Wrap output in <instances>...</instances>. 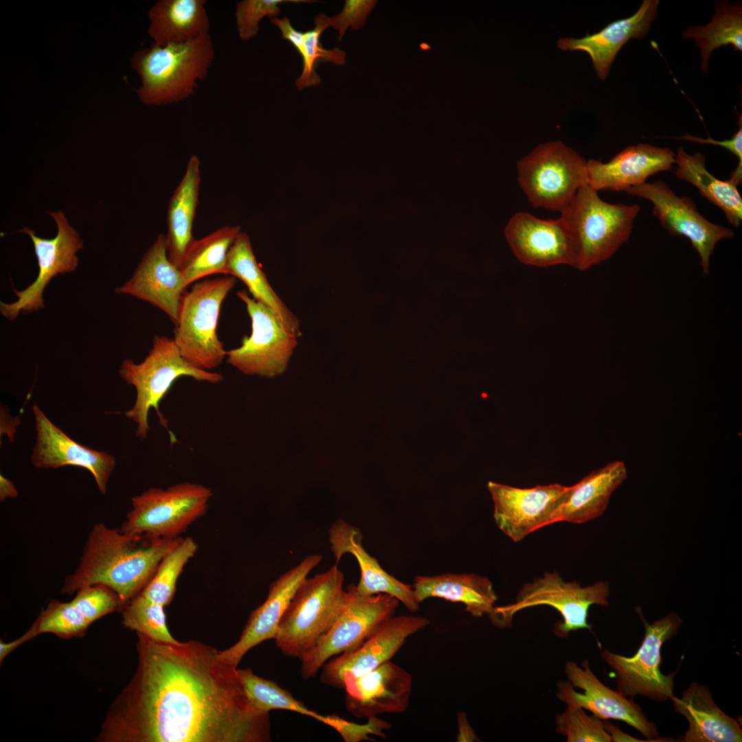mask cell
<instances>
[{
    "mask_svg": "<svg viewBox=\"0 0 742 742\" xmlns=\"http://www.w3.org/2000/svg\"><path fill=\"white\" fill-rule=\"evenodd\" d=\"M137 665L110 705L96 742H268L269 713L249 701L237 667L196 640L137 633Z\"/></svg>",
    "mask_w": 742,
    "mask_h": 742,
    "instance_id": "6da1fadb",
    "label": "cell"
},
{
    "mask_svg": "<svg viewBox=\"0 0 742 742\" xmlns=\"http://www.w3.org/2000/svg\"><path fill=\"white\" fill-rule=\"evenodd\" d=\"M181 539H148L97 523L89 534L79 565L65 579L61 592L72 594L101 584L115 592L124 606L142 591L161 559Z\"/></svg>",
    "mask_w": 742,
    "mask_h": 742,
    "instance_id": "7a4b0ae2",
    "label": "cell"
},
{
    "mask_svg": "<svg viewBox=\"0 0 742 742\" xmlns=\"http://www.w3.org/2000/svg\"><path fill=\"white\" fill-rule=\"evenodd\" d=\"M214 58L210 34L181 43H155L135 52L132 67L141 79L137 93L147 105L183 101L194 93L197 81L206 78Z\"/></svg>",
    "mask_w": 742,
    "mask_h": 742,
    "instance_id": "3957f363",
    "label": "cell"
},
{
    "mask_svg": "<svg viewBox=\"0 0 742 742\" xmlns=\"http://www.w3.org/2000/svg\"><path fill=\"white\" fill-rule=\"evenodd\" d=\"M344 581L343 572L335 565L301 583L274 638L283 654L300 660L330 629L345 602Z\"/></svg>",
    "mask_w": 742,
    "mask_h": 742,
    "instance_id": "277c9868",
    "label": "cell"
},
{
    "mask_svg": "<svg viewBox=\"0 0 742 742\" xmlns=\"http://www.w3.org/2000/svg\"><path fill=\"white\" fill-rule=\"evenodd\" d=\"M640 207L603 200L588 184L581 187L560 218L577 247L576 269L585 271L609 259L630 238Z\"/></svg>",
    "mask_w": 742,
    "mask_h": 742,
    "instance_id": "5b68a950",
    "label": "cell"
},
{
    "mask_svg": "<svg viewBox=\"0 0 742 742\" xmlns=\"http://www.w3.org/2000/svg\"><path fill=\"white\" fill-rule=\"evenodd\" d=\"M119 374L136 390L133 407L125 416L137 425L136 435L142 440L148 436V413L153 408L159 423L165 428L166 420L159 410V403L174 382L181 376H190L198 381L212 384L220 383L223 376L219 372L198 369L181 356L173 339L155 335L148 355L139 363L125 359Z\"/></svg>",
    "mask_w": 742,
    "mask_h": 742,
    "instance_id": "8992f818",
    "label": "cell"
},
{
    "mask_svg": "<svg viewBox=\"0 0 742 742\" xmlns=\"http://www.w3.org/2000/svg\"><path fill=\"white\" fill-rule=\"evenodd\" d=\"M236 282L232 276L205 279L182 297L173 340L183 358L198 369L212 371L226 357L216 328L221 304Z\"/></svg>",
    "mask_w": 742,
    "mask_h": 742,
    "instance_id": "52a82bcc",
    "label": "cell"
},
{
    "mask_svg": "<svg viewBox=\"0 0 742 742\" xmlns=\"http://www.w3.org/2000/svg\"><path fill=\"white\" fill-rule=\"evenodd\" d=\"M212 495L209 487L190 482L150 488L132 497V508L120 530L148 539L179 537L206 513Z\"/></svg>",
    "mask_w": 742,
    "mask_h": 742,
    "instance_id": "ba28073f",
    "label": "cell"
},
{
    "mask_svg": "<svg viewBox=\"0 0 742 742\" xmlns=\"http://www.w3.org/2000/svg\"><path fill=\"white\" fill-rule=\"evenodd\" d=\"M517 180L534 207L560 212L587 184V161L561 141L539 145L517 164Z\"/></svg>",
    "mask_w": 742,
    "mask_h": 742,
    "instance_id": "9c48e42d",
    "label": "cell"
},
{
    "mask_svg": "<svg viewBox=\"0 0 742 742\" xmlns=\"http://www.w3.org/2000/svg\"><path fill=\"white\" fill-rule=\"evenodd\" d=\"M609 585L599 581L582 587L576 581L565 582L558 572H546L543 577L523 585L515 603L495 606L489 617L497 627L512 625L513 616L526 608L548 605L556 609L563 621L556 625L555 633L561 637L582 629H592L587 622L588 610L592 605L609 604Z\"/></svg>",
    "mask_w": 742,
    "mask_h": 742,
    "instance_id": "30bf717a",
    "label": "cell"
},
{
    "mask_svg": "<svg viewBox=\"0 0 742 742\" xmlns=\"http://www.w3.org/2000/svg\"><path fill=\"white\" fill-rule=\"evenodd\" d=\"M399 600L387 594L364 596L350 584L337 620L314 649L301 661L304 679L315 677L329 659L359 647L387 618L394 616Z\"/></svg>",
    "mask_w": 742,
    "mask_h": 742,
    "instance_id": "8fae6325",
    "label": "cell"
},
{
    "mask_svg": "<svg viewBox=\"0 0 742 742\" xmlns=\"http://www.w3.org/2000/svg\"><path fill=\"white\" fill-rule=\"evenodd\" d=\"M644 636L636 654L626 657L608 650L602 652L605 663L612 669L616 690L625 697H647L664 701L673 696L674 673L664 675L660 669L664 643L679 631L682 620L670 613L652 623L644 620Z\"/></svg>",
    "mask_w": 742,
    "mask_h": 742,
    "instance_id": "7c38bea8",
    "label": "cell"
},
{
    "mask_svg": "<svg viewBox=\"0 0 742 742\" xmlns=\"http://www.w3.org/2000/svg\"><path fill=\"white\" fill-rule=\"evenodd\" d=\"M237 296L246 305L251 333L240 347L227 350V362L247 375L273 378L286 370L297 346V337L286 331L276 315L245 291Z\"/></svg>",
    "mask_w": 742,
    "mask_h": 742,
    "instance_id": "4fadbf2b",
    "label": "cell"
},
{
    "mask_svg": "<svg viewBox=\"0 0 742 742\" xmlns=\"http://www.w3.org/2000/svg\"><path fill=\"white\" fill-rule=\"evenodd\" d=\"M625 192L649 200L653 206V214L664 229L672 236H684L690 241L699 255L704 275L710 271V258L717 244L723 239L729 240L734 236L731 229L708 221L699 212L690 198L677 196L662 181L644 183Z\"/></svg>",
    "mask_w": 742,
    "mask_h": 742,
    "instance_id": "5bb4252c",
    "label": "cell"
},
{
    "mask_svg": "<svg viewBox=\"0 0 742 742\" xmlns=\"http://www.w3.org/2000/svg\"><path fill=\"white\" fill-rule=\"evenodd\" d=\"M487 487L494 504L495 523L515 542L556 523L558 511L568 489L559 484L521 488L491 481Z\"/></svg>",
    "mask_w": 742,
    "mask_h": 742,
    "instance_id": "9a60e30c",
    "label": "cell"
},
{
    "mask_svg": "<svg viewBox=\"0 0 742 742\" xmlns=\"http://www.w3.org/2000/svg\"><path fill=\"white\" fill-rule=\"evenodd\" d=\"M567 682L557 683L556 697L566 705H573L592 712L600 719H616L632 726L651 741L658 740L655 725L649 721L642 708L617 690L603 684L592 671L587 660L582 667L575 662L565 664Z\"/></svg>",
    "mask_w": 742,
    "mask_h": 742,
    "instance_id": "2e32d148",
    "label": "cell"
},
{
    "mask_svg": "<svg viewBox=\"0 0 742 742\" xmlns=\"http://www.w3.org/2000/svg\"><path fill=\"white\" fill-rule=\"evenodd\" d=\"M56 221L58 232L54 238L38 237L35 232L25 227L20 230L28 234L33 243L38 265L36 280L23 291L14 289L17 300L0 303L1 314L14 320L21 312L30 313L44 308L43 292L49 282L58 274L73 271L78 264L76 253L83 247L79 234L69 225L63 212H48Z\"/></svg>",
    "mask_w": 742,
    "mask_h": 742,
    "instance_id": "e0dca14e",
    "label": "cell"
},
{
    "mask_svg": "<svg viewBox=\"0 0 742 742\" xmlns=\"http://www.w3.org/2000/svg\"><path fill=\"white\" fill-rule=\"evenodd\" d=\"M419 616H390L356 649L333 657L322 666L321 682L344 688L346 677H357L390 661L406 640L429 625Z\"/></svg>",
    "mask_w": 742,
    "mask_h": 742,
    "instance_id": "ac0fdd59",
    "label": "cell"
},
{
    "mask_svg": "<svg viewBox=\"0 0 742 742\" xmlns=\"http://www.w3.org/2000/svg\"><path fill=\"white\" fill-rule=\"evenodd\" d=\"M504 234L514 255L524 264L538 267L559 265L576 267V244L560 217L544 220L528 212H517L508 221Z\"/></svg>",
    "mask_w": 742,
    "mask_h": 742,
    "instance_id": "d6986e66",
    "label": "cell"
},
{
    "mask_svg": "<svg viewBox=\"0 0 742 742\" xmlns=\"http://www.w3.org/2000/svg\"><path fill=\"white\" fill-rule=\"evenodd\" d=\"M322 559V555L318 554L307 556L272 582L266 600L251 613L238 640L229 648L218 651L220 658L237 667L251 649L263 641L274 639L295 591Z\"/></svg>",
    "mask_w": 742,
    "mask_h": 742,
    "instance_id": "ffe728a7",
    "label": "cell"
},
{
    "mask_svg": "<svg viewBox=\"0 0 742 742\" xmlns=\"http://www.w3.org/2000/svg\"><path fill=\"white\" fill-rule=\"evenodd\" d=\"M36 443L31 456L38 469H57L74 465L87 469L93 476L101 493L107 491L115 468V458L104 451L85 447L67 436L52 423L36 403L32 407Z\"/></svg>",
    "mask_w": 742,
    "mask_h": 742,
    "instance_id": "44dd1931",
    "label": "cell"
},
{
    "mask_svg": "<svg viewBox=\"0 0 742 742\" xmlns=\"http://www.w3.org/2000/svg\"><path fill=\"white\" fill-rule=\"evenodd\" d=\"M345 704L352 715L368 719L384 713H402L408 708L412 677L401 666L388 661L357 677H346Z\"/></svg>",
    "mask_w": 742,
    "mask_h": 742,
    "instance_id": "7402d4cb",
    "label": "cell"
},
{
    "mask_svg": "<svg viewBox=\"0 0 742 742\" xmlns=\"http://www.w3.org/2000/svg\"><path fill=\"white\" fill-rule=\"evenodd\" d=\"M188 285L180 269L170 262L166 235L160 234L131 278L115 292L151 304L165 313L175 326L181 299Z\"/></svg>",
    "mask_w": 742,
    "mask_h": 742,
    "instance_id": "603a6c76",
    "label": "cell"
},
{
    "mask_svg": "<svg viewBox=\"0 0 742 742\" xmlns=\"http://www.w3.org/2000/svg\"><path fill=\"white\" fill-rule=\"evenodd\" d=\"M675 159V154L666 148L647 144L628 146L608 162L587 161V184L597 192L626 191L659 172L671 170Z\"/></svg>",
    "mask_w": 742,
    "mask_h": 742,
    "instance_id": "cb8c5ba5",
    "label": "cell"
},
{
    "mask_svg": "<svg viewBox=\"0 0 742 742\" xmlns=\"http://www.w3.org/2000/svg\"><path fill=\"white\" fill-rule=\"evenodd\" d=\"M360 530L344 519L335 521L328 530L330 550L338 563L345 554H351L360 568V579L356 585L359 594L371 596L387 594L397 598L410 611L419 609L413 586L404 583L385 572L379 561L362 546Z\"/></svg>",
    "mask_w": 742,
    "mask_h": 742,
    "instance_id": "d4e9b609",
    "label": "cell"
},
{
    "mask_svg": "<svg viewBox=\"0 0 742 742\" xmlns=\"http://www.w3.org/2000/svg\"><path fill=\"white\" fill-rule=\"evenodd\" d=\"M657 0H644L631 16L614 21L599 32L576 38H561L557 41L562 50H581L587 53L601 80L609 74L618 52L630 38H642L649 32L657 15Z\"/></svg>",
    "mask_w": 742,
    "mask_h": 742,
    "instance_id": "484cf974",
    "label": "cell"
},
{
    "mask_svg": "<svg viewBox=\"0 0 742 742\" xmlns=\"http://www.w3.org/2000/svg\"><path fill=\"white\" fill-rule=\"evenodd\" d=\"M674 709L688 721L685 742H741L742 730L737 719L715 703L708 686L691 683L681 698H671Z\"/></svg>",
    "mask_w": 742,
    "mask_h": 742,
    "instance_id": "4316f807",
    "label": "cell"
},
{
    "mask_svg": "<svg viewBox=\"0 0 742 742\" xmlns=\"http://www.w3.org/2000/svg\"><path fill=\"white\" fill-rule=\"evenodd\" d=\"M627 477L625 463L616 460L568 486L557 513L556 522L583 524L598 517L606 510L612 493Z\"/></svg>",
    "mask_w": 742,
    "mask_h": 742,
    "instance_id": "83f0119b",
    "label": "cell"
},
{
    "mask_svg": "<svg viewBox=\"0 0 742 742\" xmlns=\"http://www.w3.org/2000/svg\"><path fill=\"white\" fill-rule=\"evenodd\" d=\"M412 586L420 603L432 597L463 603L466 611L475 618L490 617L497 600L491 580L473 573L418 576Z\"/></svg>",
    "mask_w": 742,
    "mask_h": 742,
    "instance_id": "f1b7e54d",
    "label": "cell"
},
{
    "mask_svg": "<svg viewBox=\"0 0 742 742\" xmlns=\"http://www.w3.org/2000/svg\"><path fill=\"white\" fill-rule=\"evenodd\" d=\"M200 182V161L196 155H192L185 174L170 199L167 213V255L170 262L178 269L194 240L192 225Z\"/></svg>",
    "mask_w": 742,
    "mask_h": 742,
    "instance_id": "f546056e",
    "label": "cell"
},
{
    "mask_svg": "<svg viewBox=\"0 0 742 742\" xmlns=\"http://www.w3.org/2000/svg\"><path fill=\"white\" fill-rule=\"evenodd\" d=\"M205 0H159L150 9L148 34L155 44L186 43L209 34Z\"/></svg>",
    "mask_w": 742,
    "mask_h": 742,
    "instance_id": "4dcf8cb0",
    "label": "cell"
},
{
    "mask_svg": "<svg viewBox=\"0 0 742 742\" xmlns=\"http://www.w3.org/2000/svg\"><path fill=\"white\" fill-rule=\"evenodd\" d=\"M228 273L247 286L253 298L269 308L284 328L296 337L301 335L299 322L271 287L254 256L247 234L240 232L227 254Z\"/></svg>",
    "mask_w": 742,
    "mask_h": 742,
    "instance_id": "1f68e13d",
    "label": "cell"
},
{
    "mask_svg": "<svg viewBox=\"0 0 742 742\" xmlns=\"http://www.w3.org/2000/svg\"><path fill=\"white\" fill-rule=\"evenodd\" d=\"M675 164L676 177L697 188L700 194L719 207L727 221L738 228L742 220V198L737 186L729 179L720 180L713 176L706 166V159L700 153H686L678 148Z\"/></svg>",
    "mask_w": 742,
    "mask_h": 742,
    "instance_id": "d6a6232c",
    "label": "cell"
},
{
    "mask_svg": "<svg viewBox=\"0 0 742 742\" xmlns=\"http://www.w3.org/2000/svg\"><path fill=\"white\" fill-rule=\"evenodd\" d=\"M240 232L239 226L227 225L194 239L179 267L187 283L190 285L212 274L228 275L227 254Z\"/></svg>",
    "mask_w": 742,
    "mask_h": 742,
    "instance_id": "836d02e7",
    "label": "cell"
},
{
    "mask_svg": "<svg viewBox=\"0 0 742 742\" xmlns=\"http://www.w3.org/2000/svg\"><path fill=\"white\" fill-rule=\"evenodd\" d=\"M685 38H693L701 49V70H708L711 52L720 47L732 45L742 51V9L739 4L718 3L710 23L690 27L683 32Z\"/></svg>",
    "mask_w": 742,
    "mask_h": 742,
    "instance_id": "e575fe53",
    "label": "cell"
},
{
    "mask_svg": "<svg viewBox=\"0 0 742 742\" xmlns=\"http://www.w3.org/2000/svg\"><path fill=\"white\" fill-rule=\"evenodd\" d=\"M237 671L247 697L260 711L269 713L277 709L289 710L330 726L332 716L322 715L309 709L276 682L255 675L249 668H237Z\"/></svg>",
    "mask_w": 742,
    "mask_h": 742,
    "instance_id": "d590c367",
    "label": "cell"
},
{
    "mask_svg": "<svg viewBox=\"0 0 742 742\" xmlns=\"http://www.w3.org/2000/svg\"><path fill=\"white\" fill-rule=\"evenodd\" d=\"M198 550L192 537L182 538L160 561L153 577L139 593L148 600L165 606L175 595L177 580L183 567Z\"/></svg>",
    "mask_w": 742,
    "mask_h": 742,
    "instance_id": "8d00e7d4",
    "label": "cell"
},
{
    "mask_svg": "<svg viewBox=\"0 0 742 742\" xmlns=\"http://www.w3.org/2000/svg\"><path fill=\"white\" fill-rule=\"evenodd\" d=\"M90 625L89 621L71 601L53 600L41 611L31 627L20 638L23 644L45 633L64 639L79 638L85 635Z\"/></svg>",
    "mask_w": 742,
    "mask_h": 742,
    "instance_id": "74e56055",
    "label": "cell"
},
{
    "mask_svg": "<svg viewBox=\"0 0 742 742\" xmlns=\"http://www.w3.org/2000/svg\"><path fill=\"white\" fill-rule=\"evenodd\" d=\"M329 27V16L320 13L315 17V27L304 32V47L301 55L303 69L295 82L299 90L320 85L321 79L315 71L319 61H328L336 65H344L346 63V54L344 50L338 47L327 49L322 45L320 36Z\"/></svg>",
    "mask_w": 742,
    "mask_h": 742,
    "instance_id": "f35d334b",
    "label": "cell"
},
{
    "mask_svg": "<svg viewBox=\"0 0 742 742\" xmlns=\"http://www.w3.org/2000/svg\"><path fill=\"white\" fill-rule=\"evenodd\" d=\"M122 623L131 630L154 640L175 643L166 625L164 606L139 594L122 609Z\"/></svg>",
    "mask_w": 742,
    "mask_h": 742,
    "instance_id": "ab89813d",
    "label": "cell"
},
{
    "mask_svg": "<svg viewBox=\"0 0 742 742\" xmlns=\"http://www.w3.org/2000/svg\"><path fill=\"white\" fill-rule=\"evenodd\" d=\"M555 724L556 732L565 736L567 742L611 741L603 721L587 715L580 707L567 705L565 710L556 716Z\"/></svg>",
    "mask_w": 742,
    "mask_h": 742,
    "instance_id": "60d3db41",
    "label": "cell"
},
{
    "mask_svg": "<svg viewBox=\"0 0 742 742\" xmlns=\"http://www.w3.org/2000/svg\"><path fill=\"white\" fill-rule=\"evenodd\" d=\"M284 2L312 3L308 0H243L236 5L235 17L239 38L244 41L256 36L260 30L259 23L265 16L276 17L280 12V5Z\"/></svg>",
    "mask_w": 742,
    "mask_h": 742,
    "instance_id": "b9f144b4",
    "label": "cell"
},
{
    "mask_svg": "<svg viewBox=\"0 0 742 742\" xmlns=\"http://www.w3.org/2000/svg\"><path fill=\"white\" fill-rule=\"evenodd\" d=\"M76 593L71 602L91 624L124 607L117 594L104 585L86 586Z\"/></svg>",
    "mask_w": 742,
    "mask_h": 742,
    "instance_id": "7bdbcfd3",
    "label": "cell"
},
{
    "mask_svg": "<svg viewBox=\"0 0 742 742\" xmlns=\"http://www.w3.org/2000/svg\"><path fill=\"white\" fill-rule=\"evenodd\" d=\"M377 2L376 0H346L339 13L329 16L330 26L338 32L339 41L348 27L352 30L363 27Z\"/></svg>",
    "mask_w": 742,
    "mask_h": 742,
    "instance_id": "ee69618b",
    "label": "cell"
},
{
    "mask_svg": "<svg viewBox=\"0 0 742 742\" xmlns=\"http://www.w3.org/2000/svg\"><path fill=\"white\" fill-rule=\"evenodd\" d=\"M739 128L729 139L723 141H717L712 139L710 136L708 138H700L695 137L691 135L686 134L682 137H677L678 139L690 141L701 144H709L713 145L720 146L728 150L733 155H734L739 159L738 166L736 169L730 175L729 180L736 186L740 185L742 181V124H741V116L739 120Z\"/></svg>",
    "mask_w": 742,
    "mask_h": 742,
    "instance_id": "f6af8a7d",
    "label": "cell"
},
{
    "mask_svg": "<svg viewBox=\"0 0 742 742\" xmlns=\"http://www.w3.org/2000/svg\"><path fill=\"white\" fill-rule=\"evenodd\" d=\"M271 23L280 29L282 38L289 41L301 56L304 47V32L295 30L286 16L281 19L271 18Z\"/></svg>",
    "mask_w": 742,
    "mask_h": 742,
    "instance_id": "bcb514c9",
    "label": "cell"
},
{
    "mask_svg": "<svg viewBox=\"0 0 742 742\" xmlns=\"http://www.w3.org/2000/svg\"><path fill=\"white\" fill-rule=\"evenodd\" d=\"M458 734L457 736V741H479V739L475 734L473 729L471 726L466 715L464 712H460L458 714Z\"/></svg>",
    "mask_w": 742,
    "mask_h": 742,
    "instance_id": "7dc6e473",
    "label": "cell"
},
{
    "mask_svg": "<svg viewBox=\"0 0 742 742\" xmlns=\"http://www.w3.org/2000/svg\"><path fill=\"white\" fill-rule=\"evenodd\" d=\"M604 728L608 732L611 737V741L613 742H621V741H650L649 740H640L636 739L628 734L622 732L619 728H616L614 725L607 721H603Z\"/></svg>",
    "mask_w": 742,
    "mask_h": 742,
    "instance_id": "c3c4849f",
    "label": "cell"
},
{
    "mask_svg": "<svg viewBox=\"0 0 742 742\" xmlns=\"http://www.w3.org/2000/svg\"><path fill=\"white\" fill-rule=\"evenodd\" d=\"M0 498L3 501L8 497H16L18 495L14 484L8 479L1 475Z\"/></svg>",
    "mask_w": 742,
    "mask_h": 742,
    "instance_id": "681fc988",
    "label": "cell"
},
{
    "mask_svg": "<svg viewBox=\"0 0 742 742\" xmlns=\"http://www.w3.org/2000/svg\"><path fill=\"white\" fill-rule=\"evenodd\" d=\"M23 644L20 637L14 640L5 642L0 641V662H1L10 653Z\"/></svg>",
    "mask_w": 742,
    "mask_h": 742,
    "instance_id": "f907efd6",
    "label": "cell"
}]
</instances>
